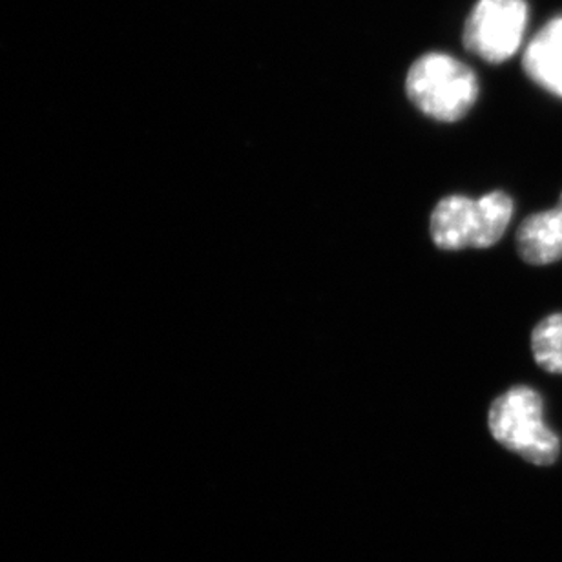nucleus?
I'll return each instance as SVG.
<instances>
[{
  "mask_svg": "<svg viewBox=\"0 0 562 562\" xmlns=\"http://www.w3.org/2000/svg\"><path fill=\"white\" fill-rule=\"evenodd\" d=\"M525 68L539 87L562 98V16L537 33L526 49Z\"/></svg>",
  "mask_w": 562,
  "mask_h": 562,
  "instance_id": "nucleus-6",
  "label": "nucleus"
},
{
  "mask_svg": "<svg viewBox=\"0 0 562 562\" xmlns=\"http://www.w3.org/2000/svg\"><path fill=\"white\" fill-rule=\"evenodd\" d=\"M526 26V0H479L465 21V48L487 63H503L517 54Z\"/></svg>",
  "mask_w": 562,
  "mask_h": 562,
  "instance_id": "nucleus-4",
  "label": "nucleus"
},
{
  "mask_svg": "<svg viewBox=\"0 0 562 562\" xmlns=\"http://www.w3.org/2000/svg\"><path fill=\"white\" fill-rule=\"evenodd\" d=\"M493 438L533 465H552L561 438L544 422V402L528 385H515L493 402L487 415Z\"/></svg>",
  "mask_w": 562,
  "mask_h": 562,
  "instance_id": "nucleus-2",
  "label": "nucleus"
},
{
  "mask_svg": "<svg viewBox=\"0 0 562 562\" xmlns=\"http://www.w3.org/2000/svg\"><path fill=\"white\" fill-rule=\"evenodd\" d=\"M407 98L422 114L442 123L468 115L479 98V81L470 66L451 55L427 54L407 71Z\"/></svg>",
  "mask_w": 562,
  "mask_h": 562,
  "instance_id": "nucleus-3",
  "label": "nucleus"
},
{
  "mask_svg": "<svg viewBox=\"0 0 562 562\" xmlns=\"http://www.w3.org/2000/svg\"><path fill=\"white\" fill-rule=\"evenodd\" d=\"M531 351L539 368L562 374V313L547 316L537 324L531 333Z\"/></svg>",
  "mask_w": 562,
  "mask_h": 562,
  "instance_id": "nucleus-7",
  "label": "nucleus"
},
{
  "mask_svg": "<svg viewBox=\"0 0 562 562\" xmlns=\"http://www.w3.org/2000/svg\"><path fill=\"white\" fill-rule=\"evenodd\" d=\"M512 217L514 200L503 190L479 200L453 194L438 201L429 231L438 249H490L503 238Z\"/></svg>",
  "mask_w": 562,
  "mask_h": 562,
  "instance_id": "nucleus-1",
  "label": "nucleus"
},
{
  "mask_svg": "<svg viewBox=\"0 0 562 562\" xmlns=\"http://www.w3.org/2000/svg\"><path fill=\"white\" fill-rule=\"evenodd\" d=\"M559 206L562 209V194H561V201H559Z\"/></svg>",
  "mask_w": 562,
  "mask_h": 562,
  "instance_id": "nucleus-8",
  "label": "nucleus"
},
{
  "mask_svg": "<svg viewBox=\"0 0 562 562\" xmlns=\"http://www.w3.org/2000/svg\"><path fill=\"white\" fill-rule=\"evenodd\" d=\"M517 250L530 266H550L562 260V209L537 212L517 231Z\"/></svg>",
  "mask_w": 562,
  "mask_h": 562,
  "instance_id": "nucleus-5",
  "label": "nucleus"
}]
</instances>
